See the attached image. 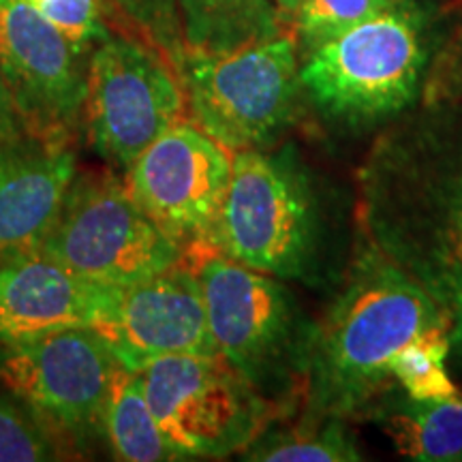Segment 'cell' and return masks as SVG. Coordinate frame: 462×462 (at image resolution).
<instances>
[{"label":"cell","mask_w":462,"mask_h":462,"mask_svg":"<svg viewBox=\"0 0 462 462\" xmlns=\"http://www.w3.org/2000/svg\"><path fill=\"white\" fill-rule=\"evenodd\" d=\"M120 362L95 328H60L0 343V388L43 421L69 458L103 437Z\"/></svg>","instance_id":"cell-7"},{"label":"cell","mask_w":462,"mask_h":462,"mask_svg":"<svg viewBox=\"0 0 462 462\" xmlns=\"http://www.w3.org/2000/svg\"><path fill=\"white\" fill-rule=\"evenodd\" d=\"M360 231L462 319V103H424L379 133L356 173Z\"/></svg>","instance_id":"cell-1"},{"label":"cell","mask_w":462,"mask_h":462,"mask_svg":"<svg viewBox=\"0 0 462 462\" xmlns=\"http://www.w3.org/2000/svg\"><path fill=\"white\" fill-rule=\"evenodd\" d=\"M441 328L452 323L430 293L360 234L343 287L317 321L302 415L364 418L396 385L398 351Z\"/></svg>","instance_id":"cell-2"},{"label":"cell","mask_w":462,"mask_h":462,"mask_svg":"<svg viewBox=\"0 0 462 462\" xmlns=\"http://www.w3.org/2000/svg\"><path fill=\"white\" fill-rule=\"evenodd\" d=\"M257 462H354L362 460L346 420L304 418L291 426L273 424L240 454Z\"/></svg>","instance_id":"cell-19"},{"label":"cell","mask_w":462,"mask_h":462,"mask_svg":"<svg viewBox=\"0 0 462 462\" xmlns=\"http://www.w3.org/2000/svg\"><path fill=\"white\" fill-rule=\"evenodd\" d=\"M22 135H24V131H22L20 120H17L7 84H5L3 71H0V146H3V143L20 140Z\"/></svg>","instance_id":"cell-25"},{"label":"cell","mask_w":462,"mask_h":462,"mask_svg":"<svg viewBox=\"0 0 462 462\" xmlns=\"http://www.w3.org/2000/svg\"><path fill=\"white\" fill-rule=\"evenodd\" d=\"M210 246L281 281L313 287L326 281L332 223L321 184L296 143L234 152Z\"/></svg>","instance_id":"cell-3"},{"label":"cell","mask_w":462,"mask_h":462,"mask_svg":"<svg viewBox=\"0 0 462 462\" xmlns=\"http://www.w3.org/2000/svg\"><path fill=\"white\" fill-rule=\"evenodd\" d=\"M429 73L424 15L411 0L304 51L309 106L338 129L390 123L415 106Z\"/></svg>","instance_id":"cell-5"},{"label":"cell","mask_w":462,"mask_h":462,"mask_svg":"<svg viewBox=\"0 0 462 462\" xmlns=\"http://www.w3.org/2000/svg\"><path fill=\"white\" fill-rule=\"evenodd\" d=\"M69 458L54 435L24 402L0 388V462Z\"/></svg>","instance_id":"cell-22"},{"label":"cell","mask_w":462,"mask_h":462,"mask_svg":"<svg viewBox=\"0 0 462 462\" xmlns=\"http://www.w3.org/2000/svg\"><path fill=\"white\" fill-rule=\"evenodd\" d=\"M208 310L217 354L246 379L281 420L302 402L317 321L276 276L257 273L212 246L184 255Z\"/></svg>","instance_id":"cell-4"},{"label":"cell","mask_w":462,"mask_h":462,"mask_svg":"<svg viewBox=\"0 0 462 462\" xmlns=\"http://www.w3.org/2000/svg\"><path fill=\"white\" fill-rule=\"evenodd\" d=\"M449 340H452V346L462 345V319L452 326V330H449Z\"/></svg>","instance_id":"cell-28"},{"label":"cell","mask_w":462,"mask_h":462,"mask_svg":"<svg viewBox=\"0 0 462 462\" xmlns=\"http://www.w3.org/2000/svg\"><path fill=\"white\" fill-rule=\"evenodd\" d=\"M84 54L26 0H0V71L24 135L75 146L84 129Z\"/></svg>","instance_id":"cell-11"},{"label":"cell","mask_w":462,"mask_h":462,"mask_svg":"<svg viewBox=\"0 0 462 462\" xmlns=\"http://www.w3.org/2000/svg\"><path fill=\"white\" fill-rule=\"evenodd\" d=\"M178 69L140 37L112 34L92 48L84 133L114 170H126L163 133L187 118Z\"/></svg>","instance_id":"cell-10"},{"label":"cell","mask_w":462,"mask_h":462,"mask_svg":"<svg viewBox=\"0 0 462 462\" xmlns=\"http://www.w3.org/2000/svg\"><path fill=\"white\" fill-rule=\"evenodd\" d=\"M125 17L135 37L163 51L173 67L180 69L184 42L178 22L176 0H109Z\"/></svg>","instance_id":"cell-23"},{"label":"cell","mask_w":462,"mask_h":462,"mask_svg":"<svg viewBox=\"0 0 462 462\" xmlns=\"http://www.w3.org/2000/svg\"><path fill=\"white\" fill-rule=\"evenodd\" d=\"M452 340L449 328L421 334L392 360V379L409 398L430 401V398L452 396L458 392L449 377L446 360Z\"/></svg>","instance_id":"cell-20"},{"label":"cell","mask_w":462,"mask_h":462,"mask_svg":"<svg viewBox=\"0 0 462 462\" xmlns=\"http://www.w3.org/2000/svg\"><path fill=\"white\" fill-rule=\"evenodd\" d=\"M103 437L114 458L125 462L182 460L161 432L148 404L142 371L120 368L103 421Z\"/></svg>","instance_id":"cell-18"},{"label":"cell","mask_w":462,"mask_h":462,"mask_svg":"<svg viewBox=\"0 0 462 462\" xmlns=\"http://www.w3.org/2000/svg\"><path fill=\"white\" fill-rule=\"evenodd\" d=\"M26 3L32 5V7L45 17V20L51 22L62 9L67 7L69 0H26Z\"/></svg>","instance_id":"cell-26"},{"label":"cell","mask_w":462,"mask_h":462,"mask_svg":"<svg viewBox=\"0 0 462 462\" xmlns=\"http://www.w3.org/2000/svg\"><path fill=\"white\" fill-rule=\"evenodd\" d=\"M300 3H302V0H276V9H279L282 22L291 20V17L296 15Z\"/></svg>","instance_id":"cell-27"},{"label":"cell","mask_w":462,"mask_h":462,"mask_svg":"<svg viewBox=\"0 0 462 462\" xmlns=\"http://www.w3.org/2000/svg\"><path fill=\"white\" fill-rule=\"evenodd\" d=\"M424 103H462V20L429 65Z\"/></svg>","instance_id":"cell-24"},{"label":"cell","mask_w":462,"mask_h":462,"mask_svg":"<svg viewBox=\"0 0 462 462\" xmlns=\"http://www.w3.org/2000/svg\"><path fill=\"white\" fill-rule=\"evenodd\" d=\"M142 374L154 420L182 460L242 454L281 420L279 409L218 354L167 356Z\"/></svg>","instance_id":"cell-9"},{"label":"cell","mask_w":462,"mask_h":462,"mask_svg":"<svg viewBox=\"0 0 462 462\" xmlns=\"http://www.w3.org/2000/svg\"><path fill=\"white\" fill-rule=\"evenodd\" d=\"M396 3L398 0H302L293 15L298 50L304 54L383 14Z\"/></svg>","instance_id":"cell-21"},{"label":"cell","mask_w":462,"mask_h":462,"mask_svg":"<svg viewBox=\"0 0 462 462\" xmlns=\"http://www.w3.org/2000/svg\"><path fill=\"white\" fill-rule=\"evenodd\" d=\"M116 287L73 274L42 253L0 259V343L60 328H97Z\"/></svg>","instance_id":"cell-14"},{"label":"cell","mask_w":462,"mask_h":462,"mask_svg":"<svg viewBox=\"0 0 462 462\" xmlns=\"http://www.w3.org/2000/svg\"><path fill=\"white\" fill-rule=\"evenodd\" d=\"M184 51L229 54L285 32L270 0H176Z\"/></svg>","instance_id":"cell-17"},{"label":"cell","mask_w":462,"mask_h":462,"mask_svg":"<svg viewBox=\"0 0 462 462\" xmlns=\"http://www.w3.org/2000/svg\"><path fill=\"white\" fill-rule=\"evenodd\" d=\"M178 75L189 118L231 154L285 142L309 107L289 32L229 54L184 51Z\"/></svg>","instance_id":"cell-6"},{"label":"cell","mask_w":462,"mask_h":462,"mask_svg":"<svg viewBox=\"0 0 462 462\" xmlns=\"http://www.w3.org/2000/svg\"><path fill=\"white\" fill-rule=\"evenodd\" d=\"M234 154L182 118L125 170V187L154 225L187 255L210 246L231 182Z\"/></svg>","instance_id":"cell-12"},{"label":"cell","mask_w":462,"mask_h":462,"mask_svg":"<svg viewBox=\"0 0 462 462\" xmlns=\"http://www.w3.org/2000/svg\"><path fill=\"white\" fill-rule=\"evenodd\" d=\"M404 458L421 462L462 460V392L415 401L394 385L364 413Z\"/></svg>","instance_id":"cell-16"},{"label":"cell","mask_w":462,"mask_h":462,"mask_svg":"<svg viewBox=\"0 0 462 462\" xmlns=\"http://www.w3.org/2000/svg\"><path fill=\"white\" fill-rule=\"evenodd\" d=\"M75 171L73 146L28 135L0 146V259L39 253Z\"/></svg>","instance_id":"cell-15"},{"label":"cell","mask_w":462,"mask_h":462,"mask_svg":"<svg viewBox=\"0 0 462 462\" xmlns=\"http://www.w3.org/2000/svg\"><path fill=\"white\" fill-rule=\"evenodd\" d=\"M39 253L103 287H126L184 262L112 171H75Z\"/></svg>","instance_id":"cell-8"},{"label":"cell","mask_w":462,"mask_h":462,"mask_svg":"<svg viewBox=\"0 0 462 462\" xmlns=\"http://www.w3.org/2000/svg\"><path fill=\"white\" fill-rule=\"evenodd\" d=\"M126 371L180 354H217L199 281L187 262L126 287L95 328Z\"/></svg>","instance_id":"cell-13"}]
</instances>
